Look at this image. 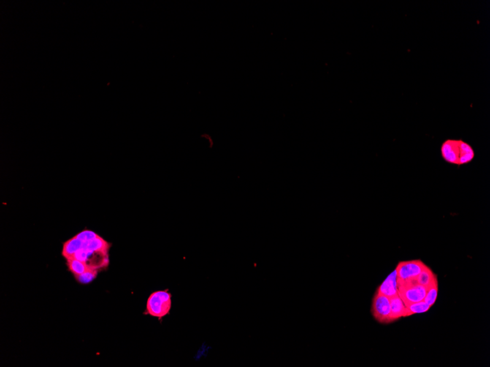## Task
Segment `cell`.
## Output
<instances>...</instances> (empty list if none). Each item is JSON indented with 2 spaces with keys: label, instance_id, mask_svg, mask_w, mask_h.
<instances>
[{
  "label": "cell",
  "instance_id": "6da1fadb",
  "mask_svg": "<svg viewBox=\"0 0 490 367\" xmlns=\"http://www.w3.org/2000/svg\"><path fill=\"white\" fill-rule=\"evenodd\" d=\"M440 152L444 161L457 166L468 164L475 158L472 146L461 139H447L442 144Z\"/></svg>",
  "mask_w": 490,
  "mask_h": 367
},
{
  "label": "cell",
  "instance_id": "7a4b0ae2",
  "mask_svg": "<svg viewBox=\"0 0 490 367\" xmlns=\"http://www.w3.org/2000/svg\"><path fill=\"white\" fill-rule=\"evenodd\" d=\"M172 295L168 290H158L150 294L147 300L145 314L162 319L171 312Z\"/></svg>",
  "mask_w": 490,
  "mask_h": 367
},
{
  "label": "cell",
  "instance_id": "3957f363",
  "mask_svg": "<svg viewBox=\"0 0 490 367\" xmlns=\"http://www.w3.org/2000/svg\"><path fill=\"white\" fill-rule=\"evenodd\" d=\"M398 295L405 306L413 303L423 301L426 297L427 289L417 282L415 278L410 279H397Z\"/></svg>",
  "mask_w": 490,
  "mask_h": 367
},
{
  "label": "cell",
  "instance_id": "277c9868",
  "mask_svg": "<svg viewBox=\"0 0 490 367\" xmlns=\"http://www.w3.org/2000/svg\"><path fill=\"white\" fill-rule=\"evenodd\" d=\"M372 313L374 319L382 324H388L392 322L390 298L386 295L376 292L373 298Z\"/></svg>",
  "mask_w": 490,
  "mask_h": 367
},
{
  "label": "cell",
  "instance_id": "5b68a950",
  "mask_svg": "<svg viewBox=\"0 0 490 367\" xmlns=\"http://www.w3.org/2000/svg\"><path fill=\"white\" fill-rule=\"evenodd\" d=\"M426 265L421 259L399 262L396 268L398 278L406 280L416 278Z\"/></svg>",
  "mask_w": 490,
  "mask_h": 367
},
{
  "label": "cell",
  "instance_id": "8992f818",
  "mask_svg": "<svg viewBox=\"0 0 490 367\" xmlns=\"http://www.w3.org/2000/svg\"><path fill=\"white\" fill-rule=\"evenodd\" d=\"M397 279V272L395 269L378 287L377 292L386 295L389 298L398 295Z\"/></svg>",
  "mask_w": 490,
  "mask_h": 367
},
{
  "label": "cell",
  "instance_id": "52a82bcc",
  "mask_svg": "<svg viewBox=\"0 0 490 367\" xmlns=\"http://www.w3.org/2000/svg\"><path fill=\"white\" fill-rule=\"evenodd\" d=\"M390 304H391L392 322L400 319L401 317H407V308L399 295H395L394 297L390 298Z\"/></svg>",
  "mask_w": 490,
  "mask_h": 367
},
{
  "label": "cell",
  "instance_id": "ba28073f",
  "mask_svg": "<svg viewBox=\"0 0 490 367\" xmlns=\"http://www.w3.org/2000/svg\"><path fill=\"white\" fill-rule=\"evenodd\" d=\"M82 243H83L76 236L73 237L72 238L65 242L64 244H63L62 254L66 259V260L74 258L76 253L82 248Z\"/></svg>",
  "mask_w": 490,
  "mask_h": 367
},
{
  "label": "cell",
  "instance_id": "9c48e42d",
  "mask_svg": "<svg viewBox=\"0 0 490 367\" xmlns=\"http://www.w3.org/2000/svg\"><path fill=\"white\" fill-rule=\"evenodd\" d=\"M110 247L111 243L106 241L104 238L98 235L94 240L82 243V248L89 251H103V252L109 253Z\"/></svg>",
  "mask_w": 490,
  "mask_h": 367
},
{
  "label": "cell",
  "instance_id": "30bf717a",
  "mask_svg": "<svg viewBox=\"0 0 490 367\" xmlns=\"http://www.w3.org/2000/svg\"><path fill=\"white\" fill-rule=\"evenodd\" d=\"M415 279L418 284L424 286L426 289H428L436 280H437V278L431 269L426 265L422 270L421 273L415 278Z\"/></svg>",
  "mask_w": 490,
  "mask_h": 367
},
{
  "label": "cell",
  "instance_id": "8fae6325",
  "mask_svg": "<svg viewBox=\"0 0 490 367\" xmlns=\"http://www.w3.org/2000/svg\"><path fill=\"white\" fill-rule=\"evenodd\" d=\"M67 265L74 276L82 274L89 268L85 262L75 258L67 259Z\"/></svg>",
  "mask_w": 490,
  "mask_h": 367
},
{
  "label": "cell",
  "instance_id": "7c38bea8",
  "mask_svg": "<svg viewBox=\"0 0 490 367\" xmlns=\"http://www.w3.org/2000/svg\"><path fill=\"white\" fill-rule=\"evenodd\" d=\"M431 306L426 303L425 301H420L418 303H413L406 306L407 308V317L411 316L415 314H421L425 313L430 309Z\"/></svg>",
  "mask_w": 490,
  "mask_h": 367
},
{
  "label": "cell",
  "instance_id": "4fadbf2b",
  "mask_svg": "<svg viewBox=\"0 0 490 367\" xmlns=\"http://www.w3.org/2000/svg\"><path fill=\"white\" fill-rule=\"evenodd\" d=\"M437 292H438V281L436 280L428 288L426 297L423 301L426 302L429 306H432L437 300Z\"/></svg>",
  "mask_w": 490,
  "mask_h": 367
},
{
  "label": "cell",
  "instance_id": "5bb4252c",
  "mask_svg": "<svg viewBox=\"0 0 490 367\" xmlns=\"http://www.w3.org/2000/svg\"><path fill=\"white\" fill-rule=\"evenodd\" d=\"M97 274V269L89 268L86 271L84 272L82 274L75 276V278L81 284H89L96 278Z\"/></svg>",
  "mask_w": 490,
  "mask_h": 367
},
{
  "label": "cell",
  "instance_id": "9a60e30c",
  "mask_svg": "<svg viewBox=\"0 0 490 367\" xmlns=\"http://www.w3.org/2000/svg\"><path fill=\"white\" fill-rule=\"evenodd\" d=\"M75 236L77 238H79L82 243H85V242L91 241V240H94L95 238H97L98 235L97 234L95 233L93 231L84 230L82 232H79Z\"/></svg>",
  "mask_w": 490,
  "mask_h": 367
}]
</instances>
